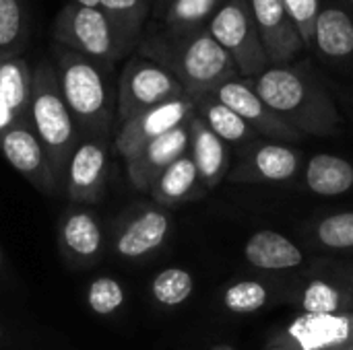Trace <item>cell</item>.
Instances as JSON below:
<instances>
[{"label":"cell","instance_id":"13","mask_svg":"<svg viewBox=\"0 0 353 350\" xmlns=\"http://www.w3.org/2000/svg\"><path fill=\"white\" fill-rule=\"evenodd\" d=\"M250 8L269 64L271 66L290 64L304 50V41L283 0H250Z\"/></svg>","mask_w":353,"mask_h":350},{"label":"cell","instance_id":"1","mask_svg":"<svg viewBox=\"0 0 353 350\" xmlns=\"http://www.w3.org/2000/svg\"><path fill=\"white\" fill-rule=\"evenodd\" d=\"M134 52L163 66L190 99L209 95L240 76L230 54L207 29L174 31L153 19L145 25Z\"/></svg>","mask_w":353,"mask_h":350},{"label":"cell","instance_id":"19","mask_svg":"<svg viewBox=\"0 0 353 350\" xmlns=\"http://www.w3.org/2000/svg\"><path fill=\"white\" fill-rule=\"evenodd\" d=\"M31 70L21 56H0V132L29 120Z\"/></svg>","mask_w":353,"mask_h":350},{"label":"cell","instance_id":"33","mask_svg":"<svg viewBox=\"0 0 353 350\" xmlns=\"http://www.w3.org/2000/svg\"><path fill=\"white\" fill-rule=\"evenodd\" d=\"M283 4L300 31L304 47H312L314 21L321 10V0H283Z\"/></svg>","mask_w":353,"mask_h":350},{"label":"cell","instance_id":"38","mask_svg":"<svg viewBox=\"0 0 353 350\" xmlns=\"http://www.w3.org/2000/svg\"><path fill=\"white\" fill-rule=\"evenodd\" d=\"M0 340H2V326H0Z\"/></svg>","mask_w":353,"mask_h":350},{"label":"cell","instance_id":"27","mask_svg":"<svg viewBox=\"0 0 353 350\" xmlns=\"http://www.w3.org/2000/svg\"><path fill=\"white\" fill-rule=\"evenodd\" d=\"M302 314L314 316H335V314H352L353 299L341 287L329 281H312L300 295Z\"/></svg>","mask_w":353,"mask_h":350},{"label":"cell","instance_id":"21","mask_svg":"<svg viewBox=\"0 0 353 350\" xmlns=\"http://www.w3.org/2000/svg\"><path fill=\"white\" fill-rule=\"evenodd\" d=\"M244 258L263 270H290L304 262L302 250L277 231H256L244 248Z\"/></svg>","mask_w":353,"mask_h":350},{"label":"cell","instance_id":"31","mask_svg":"<svg viewBox=\"0 0 353 350\" xmlns=\"http://www.w3.org/2000/svg\"><path fill=\"white\" fill-rule=\"evenodd\" d=\"M124 289L116 278L110 276H99L91 281L87 289V303L93 314L97 316H112L124 305Z\"/></svg>","mask_w":353,"mask_h":350},{"label":"cell","instance_id":"39","mask_svg":"<svg viewBox=\"0 0 353 350\" xmlns=\"http://www.w3.org/2000/svg\"><path fill=\"white\" fill-rule=\"evenodd\" d=\"M0 264H2V252H0Z\"/></svg>","mask_w":353,"mask_h":350},{"label":"cell","instance_id":"32","mask_svg":"<svg viewBox=\"0 0 353 350\" xmlns=\"http://www.w3.org/2000/svg\"><path fill=\"white\" fill-rule=\"evenodd\" d=\"M319 241L329 250L353 248V212H339L327 217L316 229Z\"/></svg>","mask_w":353,"mask_h":350},{"label":"cell","instance_id":"14","mask_svg":"<svg viewBox=\"0 0 353 350\" xmlns=\"http://www.w3.org/2000/svg\"><path fill=\"white\" fill-rule=\"evenodd\" d=\"M188 122L178 126V128H174V130H170L168 134L147 142L134 155L124 159L126 161L128 182L132 184V188H137L139 192H147L149 194V190L155 184V179L176 159H180L182 155L188 153V146H190Z\"/></svg>","mask_w":353,"mask_h":350},{"label":"cell","instance_id":"5","mask_svg":"<svg viewBox=\"0 0 353 350\" xmlns=\"http://www.w3.org/2000/svg\"><path fill=\"white\" fill-rule=\"evenodd\" d=\"M52 37L54 45L83 54L110 68L130 56L128 47L97 6L66 2L54 19Z\"/></svg>","mask_w":353,"mask_h":350},{"label":"cell","instance_id":"10","mask_svg":"<svg viewBox=\"0 0 353 350\" xmlns=\"http://www.w3.org/2000/svg\"><path fill=\"white\" fill-rule=\"evenodd\" d=\"M192 116H194V101L188 95L155 105L120 124V130L114 140V149L122 159H128L147 142L186 124Z\"/></svg>","mask_w":353,"mask_h":350},{"label":"cell","instance_id":"2","mask_svg":"<svg viewBox=\"0 0 353 350\" xmlns=\"http://www.w3.org/2000/svg\"><path fill=\"white\" fill-rule=\"evenodd\" d=\"M248 80L259 97L302 136H331L341 128L337 105L306 64L269 66Z\"/></svg>","mask_w":353,"mask_h":350},{"label":"cell","instance_id":"18","mask_svg":"<svg viewBox=\"0 0 353 350\" xmlns=\"http://www.w3.org/2000/svg\"><path fill=\"white\" fill-rule=\"evenodd\" d=\"M188 130H190L188 155L196 165L205 190H213L215 186L221 184V179L230 171V149L219 136H215L209 130V126L196 113L190 118Z\"/></svg>","mask_w":353,"mask_h":350},{"label":"cell","instance_id":"29","mask_svg":"<svg viewBox=\"0 0 353 350\" xmlns=\"http://www.w3.org/2000/svg\"><path fill=\"white\" fill-rule=\"evenodd\" d=\"M194 291V278L184 268H165L151 281V295L163 307H178Z\"/></svg>","mask_w":353,"mask_h":350},{"label":"cell","instance_id":"11","mask_svg":"<svg viewBox=\"0 0 353 350\" xmlns=\"http://www.w3.org/2000/svg\"><path fill=\"white\" fill-rule=\"evenodd\" d=\"M108 179V140L81 138L74 146L66 177L64 192L74 204H95L103 198Z\"/></svg>","mask_w":353,"mask_h":350},{"label":"cell","instance_id":"23","mask_svg":"<svg viewBox=\"0 0 353 350\" xmlns=\"http://www.w3.org/2000/svg\"><path fill=\"white\" fill-rule=\"evenodd\" d=\"M192 101H194V113L225 144H248L259 138V134L236 111H232L228 105L217 101L213 95H201Z\"/></svg>","mask_w":353,"mask_h":350},{"label":"cell","instance_id":"9","mask_svg":"<svg viewBox=\"0 0 353 350\" xmlns=\"http://www.w3.org/2000/svg\"><path fill=\"white\" fill-rule=\"evenodd\" d=\"M217 101L236 111L259 136L271 138L273 142H298L302 134L294 130L285 120H281L254 91L248 78H232L219 85L213 93Z\"/></svg>","mask_w":353,"mask_h":350},{"label":"cell","instance_id":"3","mask_svg":"<svg viewBox=\"0 0 353 350\" xmlns=\"http://www.w3.org/2000/svg\"><path fill=\"white\" fill-rule=\"evenodd\" d=\"M54 58L58 87L79 134L105 138L118 118V87L112 83L114 68L60 45H54Z\"/></svg>","mask_w":353,"mask_h":350},{"label":"cell","instance_id":"25","mask_svg":"<svg viewBox=\"0 0 353 350\" xmlns=\"http://www.w3.org/2000/svg\"><path fill=\"white\" fill-rule=\"evenodd\" d=\"M306 186L321 196H339L353 186V165L335 155H316L306 167Z\"/></svg>","mask_w":353,"mask_h":350},{"label":"cell","instance_id":"22","mask_svg":"<svg viewBox=\"0 0 353 350\" xmlns=\"http://www.w3.org/2000/svg\"><path fill=\"white\" fill-rule=\"evenodd\" d=\"M312 45L329 58H347L353 54V21L352 17L335 6H321L314 21Z\"/></svg>","mask_w":353,"mask_h":350},{"label":"cell","instance_id":"20","mask_svg":"<svg viewBox=\"0 0 353 350\" xmlns=\"http://www.w3.org/2000/svg\"><path fill=\"white\" fill-rule=\"evenodd\" d=\"M205 186L199 177L196 165L192 157L186 153L180 159H176L151 186L149 194L161 208H174L182 206L186 202H192L205 194Z\"/></svg>","mask_w":353,"mask_h":350},{"label":"cell","instance_id":"36","mask_svg":"<svg viewBox=\"0 0 353 350\" xmlns=\"http://www.w3.org/2000/svg\"><path fill=\"white\" fill-rule=\"evenodd\" d=\"M168 4H170V0H163V4H161V8H159V14L155 17V21H157V19H159V17L163 14V10H165V6H168Z\"/></svg>","mask_w":353,"mask_h":350},{"label":"cell","instance_id":"16","mask_svg":"<svg viewBox=\"0 0 353 350\" xmlns=\"http://www.w3.org/2000/svg\"><path fill=\"white\" fill-rule=\"evenodd\" d=\"M172 229V219L161 206H145L124 221L116 239L114 252L124 260H143L157 252Z\"/></svg>","mask_w":353,"mask_h":350},{"label":"cell","instance_id":"7","mask_svg":"<svg viewBox=\"0 0 353 350\" xmlns=\"http://www.w3.org/2000/svg\"><path fill=\"white\" fill-rule=\"evenodd\" d=\"M118 122H126L155 105L178 99L184 93L182 85L157 62L132 52L118 76Z\"/></svg>","mask_w":353,"mask_h":350},{"label":"cell","instance_id":"34","mask_svg":"<svg viewBox=\"0 0 353 350\" xmlns=\"http://www.w3.org/2000/svg\"><path fill=\"white\" fill-rule=\"evenodd\" d=\"M161 4H163V0H153V10H151V14H153V19L159 14V8H161Z\"/></svg>","mask_w":353,"mask_h":350},{"label":"cell","instance_id":"24","mask_svg":"<svg viewBox=\"0 0 353 350\" xmlns=\"http://www.w3.org/2000/svg\"><path fill=\"white\" fill-rule=\"evenodd\" d=\"M97 8L108 17L122 43L132 54L137 50L145 25L149 23L153 4L149 0H99Z\"/></svg>","mask_w":353,"mask_h":350},{"label":"cell","instance_id":"8","mask_svg":"<svg viewBox=\"0 0 353 350\" xmlns=\"http://www.w3.org/2000/svg\"><path fill=\"white\" fill-rule=\"evenodd\" d=\"M265 350H353V311L300 314L269 338Z\"/></svg>","mask_w":353,"mask_h":350},{"label":"cell","instance_id":"41","mask_svg":"<svg viewBox=\"0 0 353 350\" xmlns=\"http://www.w3.org/2000/svg\"><path fill=\"white\" fill-rule=\"evenodd\" d=\"M350 2H352V4H353V0H350Z\"/></svg>","mask_w":353,"mask_h":350},{"label":"cell","instance_id":"28","mask_svg":"<svg viewBox=\"0 0 353 350\" xmlns=\"http://www.w3.org/2000/svg\"><path fill=\"white\" fill-rule=\"evenodd\" d=\"M27 41V17L21 0H0V56H21Z\"/></svg>","mask_w":353,"mask_h":350},{"label":"cell","instance_id":"35","mask_svg":"<svg viewBox=\"0 0 353 350\" xmlns=\"http://www.w3.org/2000/svg\"><path fill=\"white\" fill-rule=\"evenodd\" d=\"M70 2H77V4H83V6H97L99 0H70Z\"/></svg>","mask_w":353,"mask_h":350},{"label":"cell","instance_id":"6","mask_svg":"<svg viewBox=\"0 0 353 350\" xmlns=\"http://www.w3.org/2000/svg\"><path fill=\"white\" fill-rule=\"evenodd\" d=\"M207 31L230 54L242 78H254L271 64L265 54L250 0H223Z\"/></svg>","mask_w":353,"mask_h":350},{"label":"cell","instance_id":"17","mask_svg":"<svg viewBox=\"0 0 353 350\" xmlns=\"http://www.w3.org/2000/svg\"><path fill=\"white\" fill-rule=\"evenodd\" d=\"M58 241L64 258L77 266H91L103 254V231L91 210H68L60 221Z\"/></svg>","mask_w":353,"mask_h":350},{"label":"cell","instance_id":"12","mask_svg":"<svg viewBox=\"0 0 353 350\" xmlns=\"http://www.w3.org/2000/svg\"><path fill=\"white\" fill-rule=\"evenodd\" d=\"M0 151L4 159L12 165V169L29 179L37 190L46 194L58 192L48 157L29 120L14 122L0 132Z\"/></svg>","mask_w":353,"mask_h":350},{"label":"cell","instance_id":"26","mask_svg":"<svg viewBox=\"0 0 353 350\" xmlns=\"http://www.w3.org/2000/svg\"><path fill=\"white\" fill-rule=\"evenodd\" d=\"M223 0H170L163 14L157 19L174 31H199L207 29L215 10Z\"/></svg>","mask_w":353,"mask_h":350},{"label":"cell","instance_id":"4","mask_svg":"<svg viewBox=\"0 0 353 350\" xmlns=\"http://www.w3.org/2000/svg\"><path fill=\"white\" fill-rule=\"evenodd\" d=\"M29 124L43 146L58 190L64 188L66 167L81 138L60 93L56 68L48 60H41L31 72Z\"/></svg>","mask_w":353,"mask_h":350},{"label":"cell","instance_id":"15","mask_svg":"<svg viewBox=\"0 0 353 350\" xmlns=\"http://www.w3.org/2000/svg\"><path fill=\"white\" fill-rule=\"evenodd\" d=\"M300 167L298 153L281 142H252L244 161L230 173L236 184H281L290 182Z\"/></svg>","mask_w":353,"mask_h":350},{"label":"cell","instance_id":"40","mask_svg":"<svg viewBox=\"0 0 353 350\" xmlns=\"http://www.w3.org/2000/svg\"><path fill=\"white\" fill-rule=\"evenodd\" d=\"M149 2H151V4H153V0H149Z\"/></svg>","mask_w":353,"mask_h":350},{"label":"cell","instance_id":"37","mask_svg":"<svg viewBox=\"0 0 353 350\" xmlns=\"http://www.w3.org/2000/svg\"><path fill=\"white\" fill-rule=\"evenodd\" d=\"M211 350H236V349H232V347H215V349H211Z\"/></svg>","mask_w":353,"mask_h":350},{"label":"cell","instance_id":"30","mask_svg":"<svg viewBox=\"0 0 353 350\" xmlns=\"http://www.w3.org/2000/svg\"><path fill=\"white\" fill-rule=\"evenodd\" d=\"M269 301V291L256 281H238L223 293V305L236 316H250L263 309Z\"/></svg>","mask_w":353,"mask_h":350}]
</instances>
